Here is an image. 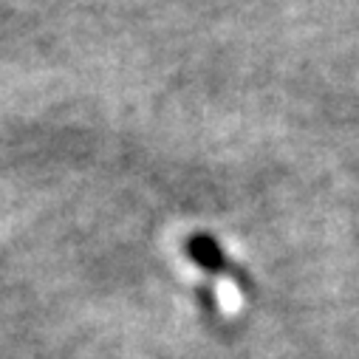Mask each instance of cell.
Returning a JSON list of instances; mask_svg holds the SVG:
<instances>
[{"label":"cell","instance_id":"1","mask_svg":"<svg viewBox=\"0 0 359 359\" xmlns=\"http://www.w3.org/2000/svg\"><path fill=\"white\" fill-rule=\"evenodd\" d=\"M187 249H190V257H193L201 269H207V272H218V269H224V252H221V246H218L212 238L196 235V238L187 243Z\"/></svg>","mask_w":359,"mask_h":359}]
</instances>
